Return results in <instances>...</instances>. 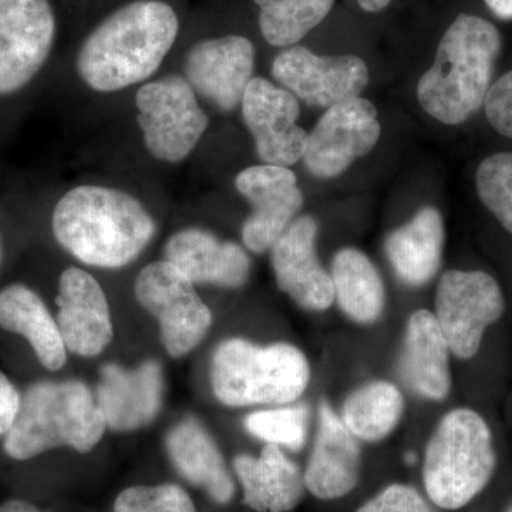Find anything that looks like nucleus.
Segmentation results:
<instances>
[{"mask_svg":"<svg viewBox=\"0 0 512 512\" xmlns=\"http://www.w3.org/2000/svg\"><path fill=\"white\" fill-rule=\"evenodd\" d=\"M416 460H417L416 454H413V453L412 454H410V453L407 454V456H406L407 463H412L413 464V463H416Z\"/></svg>","mask_w":512,"mask_h":512,"instance_id":"nucleus-38","label":"nucleus"},{"mask_svg":"<svg viewBox=\"0 0 512 512\" xmlns=\"http://www.w3.org/2000/svg\"><path fill=\"white\" fill-rule=\"evenodd\" d=\"M504 295L483 271H447L437 286L436 319L458 359L477 355L484 332L503 316Z\"/></svg>","mask_w":512,"mask_h":512,"instance_id":"nucleus-9","label":"nucleus"},{"mask_svg":"<svg viewBox=\"0 0 512 512\" xmlns=\"http://www.w3.org/2000/svg\"><path fill=\"white\" fill-rule=\"evenodd\" d=\"M180 32V13L168 0H130L84 37L77 73L94 92H120L153 76Z\"/></svg>","mask_w":512,"mask_h":512,"instance_id":"nucleus-1","label":"nucleus"},{"mask_svg":"<svg viewBox=\"0 0 512 512\" xmlns=\"http://www.w3.org/2000/svg\"><path fill=\"white\" fill-rule=\"evenodd\" d=\"M508 512H512V505H511V507H510V510H508Z\"/></svg>","mask_w":512,"mask_h":512,"instance_id":"nucleus-40","label":"nucleus"},{"mask_svg":"<svg viewBox=\"0 0 512 512\" xmlns=\"http://www.w3.org/2000/svg\"><path fill=\"white\" fill-rule=\"evenodd\" d=\"M164 261L170 262L194 285L239 289L251 275V259L241 245L221 241L202 228H185L165 242Z\"/></svg>","mask_w":512,"mask_h":512,"instance_id":"nucleus-19","label":"nucleus"},{"mask_svg":"<svg viewBox=\"0 0 512 512\" xmlns=\"http://www.w3.org/2000/svg\"><path fill=\"white\" fill-rule=\"evenodd\" d=\"M106 430L96 396L82 380H39L23 390L3 450L15 461L32 460L56 448L90 453Z\"/></svg>","mask_w":512,"mask_h":512,"instance_id":"nucleus-4","label":"nucleus"},{"mask_svg":"<svg viewBox=\"0 0 512 512\" xmlns=\"http://www.w3.org/2000/svg\"><path fill=\"white\" fill-rule=\"evenodd\" d=\"M52 231L57 244L82 264L117 269L141 255L157 227L133 195L116 188L80 185L57 201Z\"/></svg>","mask_w":512,"mask_h":512,"instance_id":"nucleus-2","label":"nucleus"},{"mask_svg":"<svg viewBox=\"0 0 512 512\" xmlns=\"http://www.w3.org/2000/svg\"><path fill=\"white\" fill-rule=\"evenodd\" d=\"M0 329L25 340L47 372H59L67 349L56 316L42 296L25 284H10L0 291Z\"/></svg>","mask_w":512,"mask_h":512,"instance_id":"nucleus-24","label":"nucleus"},{"mask_svg":"<svg viewBox=\"0 0 512 512\" xmlns=\"http://www.w3.org/2000/svg\"><path fill=\"white\" fill-rule=\"evenodd\" d=\"M404 397L396 384L377 380L355 390L342 409V421L357 440L386 439L402 420Z\"/></svg>","mask_w":512,"mask_h":512,"instance_id":"nucleus-27","label":"nucleus"},{"mask_svg":"<svg viewBox=\"0 0 512 512\" xmlns=\"http://www.w3.org/2000/svg\"><path fill=\"white\" fill-rule=\"evenodd\" d=\"M360 8L369 13H377L386 9L392 3V0H357Z\"/></svg>","mask_w":512,"mask_h":512,"instance_id":"nucleus-37","label":"nucleus"},{"mask_svg":"<svg viewBox=\"0 0 512 512\" xmlns=\"http://www.w3.org/2000/svg\"><path fill=\"white\" fill-rule=\"evenodd\" d=\"M113 512H197L190 494L180 485H133L121 491Z\"/></svg>","mask_w":512,"mask_h":512,"instance_id":"nucleus-31","label":"nucleus"},{"mask_svg":"<svg viewBox=\"0 0 512 512\" xmlns=\"http://www.w3.org/2000/svg\"><path fill=\"white\" fill-rule=\"evenodd\" d=\"M485 116L501 136L512 138V72L490 87L484 101Z\"/></svg>","mask_w":512,"mask_h":512,"instance_id":"nucleus-33","label":"nucleus"},{"mask_svg":"<svg viewBox=\"0 0 512 512\" xmlns=\"http://www.w3.org/2000/svg\"><path fill=\"white\" fill-rule=\"evenodd\" d=\"M478 197L512 234V153L485 158L476 174Z\"/></svg>","mask_w":512,"mask_h":512,"instance_id":"nucleus-30","label":"nucleus"},{"mask_svg":"<svg viewBox=\"0 0 512 512\" xmlns=\"http://www.w3.org/2000/svg\"><path fill=\"white\" fill-rule=\"evenodd\" d=\"M362 451L342 419L328 403L319 407V426L305 484L319 500H338L355 490L359 483Z\"/></svg>","mask_w":512,"mask_h":512,"instance_id":"nucleus-20","label":"nucleus"},{"mask_svg":"<svg viewBox=\"0 0 512 512\" xmlns=\"http://www.w3.org/2000/svg\"><path fill=\"white\" fill-rule=\"evenodd\" d=\"M255 47L248 37L224 35L198 40L185 55V79L195 93L222 111H234L254 79Z\"/></svg>","mask_w":512,"mask_h":512,"instance_id":"nucleus-15","label":"nucleus"},{"mask_svg":"<svg viewBox=\"0 0 512 512\" xmlns=\"http://www.w3.org/2000/svg\"><path fill=\"white\" fill-rule=\"evenodd\" d=\"M136 106L148 153L164 163H181L190 156L210 124L190 82L177 74L144 84Z\"/></svg>","mask_w":512,"mask_h":512,"instance_id":"nucleus-8","label":"nucleus"},{"mask_svg":"<svg viewBox=\"0 0 512 512\" xmlns=\"http://www.w3.org/2000/svg\"><path fill=\"white\" fill-rule=\"evenodd\" d=\"M164 393L163 365L153 359L133 369L107 363L94 390L107 430L116 433H131L154 423L163 409Z\"/></svg>","mask_w":512,"mask_h":512,"instance_id":"nucleus-16","label":"nucleus"},{"mask_svg":"<svg viewBox=\"0 0 512 512\" xmlns=\"http://www.w3.org/2000/svg\"><path fill=\"white\" fill-rule=\"evenodd\" d=\"M235 476L242 487V503L256 512H289L301 503L305 476L281 447L266 444L258 457L234 458Z\"/></svg>","mask_w":512,"mask_h":512,"instance_id":"nucleus-23","label":"nucleus"},{"mask_svg":"<svg viewBox=\"0 0 512 512\" xmlns=\"http://www.w3.org/2000/svg\"><path fill=\"white\" fill-rule=\"evenodd\" d=\"M501 35L478 16L458 15L441 37L436 60L417 84V99L429 116L457 126L484 106Z\"/></svg>","mask_w":512,"mask_h":512,"instance_id":"nucleus-3","label":"nucleus"},{"mask_svg":"<svg viewBox=\"0 0 512 512\" xmlns=\"http://www.w3.org/2000/svg\"><path fill=\"white\" fill-rule=\"evenodd\" d=\"M444 225L434 207L421 208L384 242L394 274L409 286H423L439 272L443 258Z\"/></svg>","mask_w":512,"mask_h":512,"instance_id":"nucleus-25","label":"nucleus"},{"mask_svg":"<svg viewBox=\"0 0 512 512\" xmlns=\"http://www.w3.org/2000/svg\"><path fill=\"white\" fill-rule=\"evenodd\" d=\"M356 512H436L423 495L406 484H392Z\"/></svg>","mask_w":512,"mask_h":512,"instance_id":"nucleus-32","label":"nucleus"},{"mask_svg":"<svg viewBox=\"0 0 512 512\" xmlns=\"http://www.w3.org/2000/svg\"><path fill=\"white\" fill-rule=\"evenodd\" d=\"M235 187L251 205V214L242 225L245 247L255 254L271 251L302 210L298 178L288 167L254 165L237 175Z\"/></svg>","mask_w":512,"mask_h":512,"instance_id":"nucleus-13","label":"nucleus"},{"mask_svg":"<svg viewBox=\"0 0 512 512\" xmlns=\"http://www.w3.org/2000/svg\"><path fill=\"white\" fill-rule=\"evenodd\" d=\"M318 224L311 215L289 225L271 248L276 284L306 311L323 312L335 302L332 276L316 254Z\"/></svg>","mask_w":512,"mask_h":512,"instance_id":"nucleus-18","label":"nucleus"},{"mask_svg":"<svg viewBox=\"0 0 512 512\" xmlns=\"http://www.w3.org/2000/svg\"><path fill=\"white\" fill-rule=\"evenodd\" d=\"M259 30L274 47H291L319 26L336 0H254Z\"/></svg>","mask_w":512,"mask_h":512,"instance_id":"nucleus-28","label":"nucleus"},{"mask_svg":"<svg viewBox=\"0 0 512 512\" xmlns=\"http://www.w3.org/2000/svg\"><path fill=\"white\" fill-rule=\"evenodd\" d=\"M2 259H3V242H2V237H0V265H2Z\"/></svg>","mask_w":512,"mask_h":512,"instance_id":"nucleus-39","label":"nucleus"},{"mask_svg":"<svg viewBox=\"0 0 512 512\" xmlns=\"http://www.w3.org/2000/svg\"><path fill=\"white\" fill-rule=\"evenodd\" d=\"M497 18L512 20V0H484Z\"/></svg>","mask_w":512,"mask_h":512,"instance_id":"nucleus-36","label":"nucleus"},{"mask_svg":"<svg viewBox=\"0 0 512 512\" xmlns=\"http://www.w3.org/2000/svg\"><path fill=\"white\" fill-rule=\"evenodd\" d=\"M211 387L227 407L288 404L305 393L311 367L289 343L258 346L242 338L222 340L211 357Z\"/></svg>","mask_w":512,"mask_h":512,"instance_id":"nucleus-5","label":"nucleus"},{"mask_svg":"<svg viewBox=\"0 0 512 512\" xmlns=\"http://www.w3.org/2000/svg\"><path fill=\"white\" fill-rule=\"evenodd\" d=\"M0 512H45L36 507L30 501L20 500V498H12L0 504Z\"/></svg>","mask_w":512,"mask_h":512,"instance_id":"nucleus-35","label":"nucleus"},{"mask_svg":"<svg viewBox=\"0 0 512 512\" xmlns=\"http://www.w3.org/2000/svg\"><path fill=\"white\" fill-rule=\"evenodd\" d=\"M134 295L160 326L165 352L174 359L187 356L207 338L212 312L190 279L167 261L151 262L134 282Z\"/></svg>","mask_w":512,"mask_h":512,"instance_id":"nucleus-7","label":"nucleus"},{"mask_svg":"<svg viewBox=\"0 0 512 512\" xmlns=\"http://www.w3.org/2000/svg\"><path fill=\"white\" fill-rule=\"evenodd\" d=\"M56 35L50 0H0V97L18 93L35 79Z\"/></svg>","mask_w":512,"mask_h":512,"instance_id":"nucleus-10","label":"nucleus"},{"mask_svg":"<svg viewBox=\"0 0 512 512\" xmlns=\"http://www.w3.org/2000/svg\"><path fill=\"white\" fill-rule=\"evenodd\" d=\"M309 413L306 404L261 410L249 413L244 419V427L251 436L265 443L299 451L308 436Z\"/></svg>","mask_w":512,"mask_h":512,"instance_id":"nucleus-29","label":"nucleus"},{"mask_svg":"<svg viewBox=\"0 0 512 512\" xmlns=\"http://www.w3.org/2000/svg\"><path fill=\"white\" fill-rule=\"evenodd\" d=\"M330 276L335 301L348 318L362 325L380 319L386 306L383 279L363 252L355 248L339 251L333 258Z\"/></svg>","mask_w":512,"mask_h":512,"instance_id":"nucleus-26","label":"nucleus"},{"mask_svg":"<svg viewBox=\"0 0 512 512\" xmlns=\"http://www.w3.org/2000/svg\"><path fill=\"white\" fill-rule=\"evenodd\" d=\"M242 117L265 164L289 167L302 160L308 133L298 126L299 101L262 77H254L242 99Z\"/></svg>","mask_w":512,"mask_h":512,"instance_id":"nucleus-14","label":"nucleus"},{"mask_svg":"<svg viewBox=\"0 0 512 512\" xmlns=\"http://www.w3.org/2000/svg\"><path fill=\"white\" fill-rule=\"evenodd\" d=\"M272 76L285 90L313 109L360 97L369 70L360 57L318 56L302 46L286 47L272 63Z\"/></svg>","mask_w":512,"mask_h":512,"instance_id":"nucleus-12","label":"nucleus"},{"mask_svg":"<svg viewBox=\"0 0 512 512\" xmlns=\"http://www.w3.org/2000/svg\"><path fill=\"white\" fill-rule=\"evenodd\" d=\"M380 133L372 101L355 97L335 104L308 134L303 164L320 180L339 177L376 147Z\"/></svg>","mask_w":512,"mask_h":512,"instance_id":"nucleus-11","label":"nucleus"},{"mask_svg":"<svg viewBox=\"0 0 512 512\" xmlns=\"http://www.w3.org/2000/svg\"><path fill=\"white\" fill-rule=\"evenodd\" d=\"M22 392L9 379L6 373L0 370V439L12 429L18 417Z\"/></svg>","mask_w":512,"mask_h":512,"instance_id":"nucleus-34","label":"nucleus"},{"mask_svg":"<svg viewBox=\"0 0 512 512\" xmlns=\"http://www.w3.org/2000/svg\"><path fill=\"white\" fill-rule=\"evenodd\" d=\"M495 464L493 436L483 417L471 409L451 410L427 444V495L444 510L463 508L490 483Z\"/></svg>","mask_w":512,"mask_h":512,"instance_id":"nucleus-6","label":"nucleus"},{"mask_svg":"<svg viewBox=\"0 0 512 512\" xmlns=\"http://www.w3.org/2000/svg\"><path fill=\"white\" fill-rule=\"evenodd\" d=\"M165 453L177 473L201 488L214 503L227 505L235 495V483L217 441L194 416L178 421L164 441Z\"/></svg>","mask_w":512,"mask_h":512,"instance_id":"nucleus-21","label":"nucleus"},{"mask_svg":"<svg viewBox=\"0 0 512 512\" xmlns=\"http://www.w3.org/2000/svg\"><path fill=\"white\" fill-rule=\"evenodd\" d=\"M450 353L436 315L414 312L397 362L400 380L417 396L441 402L451 389Z\"/></svg>","mask_w":512,"mask_h":512,"instance_id":"nucleus-22","label":"nucleus"},{"mask_svg":"<svg viewBox=\"0 0 512 512\" xmlns=\"http://www.w3.org/2000/svg\"><path fill=\"white\" fill-rule=\"evenodd\" d=\"M57 325L67 352L101 355L114 338L109 299L100 282L84 269L70 266L57 285Z\"/></svg>","mask_w":512,"mask_h":512,"instance_id":"nucleus-17","label":"nucleus"}]
</instances>
